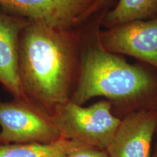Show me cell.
<instances>
[{"label": "cell", "mask_w": 157, "mask_h": 157, "mask_svg": "<svg viewBox=\"0 0 157 157\" xmlns=\"http://www.w3.org/2000/svg\"><path fill=\"white\" fill-rule=\"evenodd\" d=\"M71 29L29 23L19 39L18 76L23 93L51 115L70 100L77 60Z\"/></svg>", "instance_id": "1"}, {"label": "cell", "mask_w": 157, "mask_h": 157, "mask_svg": "<svg viewBox=\"0 0 157 157\" xmlns=\"http://www.w3.org/2000/svg\"><path fill=\"white\" fill-rule=\"evenodd\" d=\"M155 84L142 68L105 50L90 44L79 57L77 82L70 100L78 105L96 97L129 101L148 95Z\"/></svg>", "instance_id": "2"}, {"label": "cell", "mask_w": 157, "mask_h": 157, "mask_svg": "<svg viewBox=\"0 0 157 157\" xmlns=\"http://www.w3.org/2000/svg\"><path fill=\"white\" fill-rule=\"evenodd\" d=\"M51 116L61 138L103 151L111 144L121 122L105 101L83 107L69 100L56 107Z\"/></svg>", "instance_id": "3"}, {"label": "cell", "mask_w": 157, "mask_h": 157, "mask_svg": "<svg viewBox=\"0 0 157 157\" xmlns=\"http://www.w3.org/2000/svg\"><path fill=\"white\" fill-rule=\"evenodd\" d=\"M0 144L51 143L60 139L52 116L28 97L0 101Z\"/></svg>", "instance_id": "4"}, {"label": "cell", "mask_w": 157, "mask_h": 157, "mask_svg": "<svg viewBox=\"0 0 157 157\" xmlns=\"http://www.w3.org/2000/svg\"><path fill=\"white\" fill-rule=\"evenodd\" d=\"M96 0H0L2 10L31 22L71 29L89 17Z\"/></svg>", "instance_id": "5"}, {"label": "cell", "mask_w": 157, "mask_h": 157, "mask_svg": "<svg viewBox=\"0 0 157 157\" xmlns=\"http://www.w3.org/2000/svg\"><path fill=\"white\" fill-rule=\"evenodd\" d=\"M98 42L113 54H124L157 68V18L134 21L111 27Z\"/></svg>", "instance_id": "6"}, {"label": "cell", "mask_w": 157, "mask_h": 157, "mask_svg": "<svg viewBox=\"0 0 157 157\" xmlns=\"http://www.w3.org/2000/svg\"><path fill=\"white\" fill-rule=\"evenodd\" d=\"M157 126V113L140 111L121 120L105 151L109 157H151V148Z\"/></svg>", "instance_id": "7"}, {"label": "cell", "mask_w": 157, "mask_h": 157, "mask_svg": "<svg viewBox=\"0 0 157 157\" xmlns=\"http://www.w3.org/2000/svg\"><path fill=\"white\" fill-rule=\"evenodd\" d=\"M28 20L0 10V84L14 98L27 97L18 76V47L21 34Z\"/></svg>", "instance_id": "8"}, {"label": "cell", "mask_w": 157, "mask_h": 157, "mask_svg": "<svg viewBox=\"0 0 157 157\" xmlns=\"http://www.w3.org/2000/svg\"><path fill=\"white\" fill-rule=\"evenodd\" d=\"M83 147L87 146L63 138L51 143L0 144V157H67Z\"/></svg>", "instance_id": "9"}, {"label": "cell", "mask_w": 157, "mask_h": 157, "mask_svg": "<svg viewBox=\"0 0 157 157\" xmlns=\"http://www.w3.org/2000/svg\"><path fill=\"white\" fill-rule=\"evenodd\" d=\"M157 15V0H118L108 11L104 23L109 27L134 21H142Z\"/></svg>", "instance_id": "10"}, {"label": "cell", "mask_w": 157, "mask_h": 157, "mask_svg": "<svg viewBox=\"0 0 157 157\" xmlns=\"http://www.w3.org/2000/svg\"><path fill=\"white\" fill-rule=\"evenodd\" d=\"M67 157H109V155L105 151L90 147H83L74 151Z\"/></svg>", "instance_id": "11"}, {"label": "cell", "mask_w": 157, "mask_h": 157, "mask_svg": "<svg viewBox=\"0 0 157 157\" xmlns=\"http://www.w3.org/2000/svg\"><path fill=\"white\" fill-rule=\"evenodd\" d=\"M113 1V0H96L95 4L93 5V7H92V8L90 9L89 12V16L97 13L98 11H101V10L105 9Z\"/></svg>", "instance_id": "12"}, {"label": "cell", "mask_w": 157, "mask_h": 157, "mask_svg": "<svg viewBox=\"0 0 157 157\" xmlns=\"http://www.w3.org/2000/svg\"><path fill=\"white\" fill-rule=\"evenodd\" d=\"M154 157H157V150H156V154H155V155H154Z\"/></svg>", "instance_id": "13"}]
</instances>
